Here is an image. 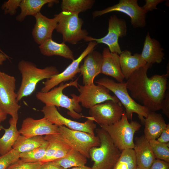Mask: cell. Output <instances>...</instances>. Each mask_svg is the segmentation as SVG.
<instances>
[{
    "label": "cell",
    "mask_w": 169,
    "mask_h": 169,
    "mask_svg": "<svg viewBox=\"0 0 169 169\" xmlns=\"http://www.w3.org/2000/svg\"><path fill=\"white\" fill-rule=\"evenodd\" d=\"M111 138L113 143L120 151L126 149H133L134 137L141 125L137 121L129 122L125 111L121 118L115 123L109 125H100Z\"/></svg>",
    "instance_id": "8992f818"
},
{
    "label": "cell",
    "mask_w": 169,
    "mask_h": 169,
    "mask_svg": "<svg viewBox=\"0 0 169 169\" xmlns=\"http://www.w3.org/2000/svg\"><path fill=\"white\" fill-rule=\"evenodd\" d=\"M2 121L0 120V131L3 129V127L1 125V123Z\"/></svg>",
    "instance_id": "bcb514c9"
},
{
    "label": "cell",
    "mask_w": 169,
    "mask_h": 169,
    "mask_svg": "<svg viewBox=\"0 0 169 169\" xmlns=\"http://www.w3.org/2000/svg\"><path fill=\"white\" fill-rule=\"evenodd\" d=\"M149 142L156 159L169 163V143H162L156 140Z\"/></svg>",
    "instance_id": "d6a6232c"
},
{
    "label": "cell",
    "mask_w": 169,
    "mask_h": 169,
    "mask_svg": "<svg viewBox=\"0 0 169 169\" xmlns=\"http://www.w3.org/2000/svg\"><path fill=\"white\" fill-rule=\"evenodd\" d=\"M87 157L79 152L72 149L64 157L53 161L64 169L85 165Z\"/></svg>",
    "instance_id": "83f0119b"
},
{
    "label": "cell",
    "mask_w": 169,
    "mask_h": 169,
    "mask_svg": "<svg viewBox=\"0 0 169 169\" xmlns=\"http://www.w3.org/2000/svg\"><path fill=\"white\" fill-rule=\"evenodd\" d=\"M55 28L62 36L63 42L75 44L84 40L88 33L82 27L84 21L79 17V13L62 10Z\"/></svg>",
    "instance_id": "52a82bcc"
},
{
    "label": "cell",
    "mask_w": 169,
    "mask_h": 169,
    "mask_svg": "<svg viewBox=\"0 0 169 169\" xmlns=\"http://www.w3.org/2000/svg\"><path fill=\"white\" fill-rule=\"evenodd\" d=\"M126 23L123 18H119L116 15L110 16L108 19V32L104 37L96 38L88 36L84 41H95L97 44L102 43L107 45L111 53L120 54L122 51L118 43L119 38L126 36L127 34Z\"/></svg>",
    "instance_id": "8fae6325"
},
{
    "label": "cell",
    "mask_w": 169,
    "mask_h": 169,
    "mask_svg": "<svg viewBox=\"0 0 169 169\" xmlns=\"http://www.w3.org/2000/svg\"><path fill=\"white\" fill-rule=\"evenodd\" d=\"M96 105L89 109V113L100 125L113 124L120 119L125 112L120 102L109 100Z\"/></svg>",
    "instance_id": "4fadbf2b"
},
{
    "label": "cell",
    "mask_w": 169,
    "mask_h": 169,
    "mask_svg": "<svg viewBox=\"0 0 169 169\" xmlns=\"http://www.w3.org/2000/svg\"><path fill=\"white\" fill-rule=\"evenodd\" d=\"M131 54L130 51L126 50L122 51L119 56L122 72L127 80L133 72L147 64L140 54L135 53L133 55Z\"/></svg>",
    "instance_id": "603a6c76"
},
{
    "label": "cell",
    "mask_w": 169,
    "mask_h": 169,
    "mask_svg": "<svg viewBox=\"0 0 169 169\" xmlns=\"http://www.w3.org/2000/svg\"><path fill=\"white\" fill-rule=\"evenodd\" d=\"M60 15V13L55 15L54 18H50L40 12L34 17L36 23L32 34L36 43L40 45L46 40L52 38L53 32L55 29Z\"/></svg>",
    "instance_id": "e0dca14e"
},
{
    "label": "cell",
    "mask_w": 169,
    "mask_h": 169,
    "mask_svg": "<svg viewBox=\"0 0 169 169\" xmlns=\"http://www.w3.org/2000/svg\"><path fill=\"white\" fill-rule=\"evenodd\" d=\"M59 133L65 141L73 149L87 158H89L90 149L100 146V140L97 136L79 131L69 129L64 126H59Z\"/></svg>",
    "instance_id": "9c48e42d"
},
{
    "label": "cell",
    "mask_w": 169,
    "mask_h": 169,
    "mask_svg": "<svg viewBox=\"0 0 169 169\" xmlns=\"http://www.w3.org/2000/svg\"><path fill=\"white\" fill-rule=\"evenodd\" d=\"M95 2V0H63L61 8L62 10L79 13L91 9Z\"/></svg>",
    "instance_id": "f546056e"
},
{
    "label": "cell",
    "mask_w": 169,
    "mask_h": 169,
    "mask_svg": "<svg viewBox=\"0 0 169 169\" xmlns=\"http://www.w3.org/2000/svg\"><path fill=\"white\" fill-rule=\"evenodd\" d=\"M79 101L84 107L90 109L94 106L109 100L120 102L115 95L110 94V91L106 87L94 83L88 85L78 84Z\"/></svg>",
    "instance_id": "7c38bea8"
},
{
    "label": "cell",
    "mask_w": 169,
    "mask_h": 169,
    "mask_svg": "<svg viewBox=\"0 0 169 169\" xmlns=\"http://www.w3.org/2000/svg\"><path fill=\"white\" fill-rule=\"evenodd\" d=\"M70 169H92V168L91 167L84 165L73 167Z\"/></svg>",
    "instance_id": "ee69618b"
},
{
    "label": "cell",
    "mask_w": 169,
    "mask_h": 169,
    "mask_svg": "<svg viewBox=\"0 0 169 169\" xmlns=\"http://www.w3.org/2000/svg\"><path fill=\"white\" fill-rule=\"evenodd\" d=\"M144 123V135L148 141L156 140L167 125L162 115L154 111L149 113Z\"/></svg>",
    "instance_id": "7402d4cb"
},
{
    "label": "cell",
    "mask_w": 169,
    "mask_h": 169,
    "mask_svg": "<svg viewBox=\"0 0 169 169\" xmlns=\"http://www.w3.org/2000/svg\"><path fill=\"white\" fill-rule=\"evenodd\" d=\"M43 163L41 161L23 162L19 159L11 164L6 169H38Z\"/></svg>",
    "instance_id": "8d00e7d4"
},
{
    "label": "cell",
    "mask_w": 169,
    "mask_h": 169,
    "mask_svg": "<svg viewBox=\"0 0 169 169\" xmlns=\"http://www.w3.org/2000/svg\"><path fill=\"white\" fill-rule=\"evenodd\" d=\"M136 169H139L138 167H137V168Z\"/></svg>",
    "instance_id": "681fc988"
},
{
    "label": "cell",
    "mask_w": 169,
    "mask_h": 169,
    "mask_svg": "<svg viewBox=\"0 0 169 169\" xmlns=\"http://www.w3.org/2000/svg\"><path fill=\"white\" fill-rule=\"evenodd\" d=\"M19 159V154L13 149L7 153L0 156V169H6Z\"/></svg>",
    "instance_id": "836d02e7"
},
{
    "label": "cell",
    "mask_w": 169,
    "mask_h": 169,
    "mask_svg": "<svg viewBox=\"0 0 169 169\" xmlns=\"http://www.w3.org/2000/svg\"><path fill=\"white\" fill-rule=\"evenodd\" d=\"M77 78L73 81L68 83L62 82L59 86L55 87L47 92H37L36 96L38 100L44 103L45 105L60 107L67 109V114L74 119H79L84 117L79 114L82 111V108L79 104L78 95L71 94L72 97L70 98L63 94V90L65 88L73 86L78 88Z\"/></svg>",
    "instance_id": "7a4b0ae2"
},
{
    "label": "cell",
    "mask_w": 169,
    "mask_h": 169,
    "mask_svg": "<svg viewBox=\"0 0 169 169\" xmlns=\"http://www.w3.org/2000/svg\"><path fill=\"white\" fill-rule=\"evenodd\" d=\"M149 169H169V163L156 159Z\"/></svg>",
    "instance_id": "f35d334b"
},
{
    "label": "cell",
    "mask_w": 169,
    "mask_h": 169,
    "mask_svg": "<svg viewBox=\"0 0 169 169\" xmlns=\"http://www.w3.org/2000/svg\"><path fill=\"white\" fill-rule=\"evenodd\" d=\"M39 48L41 54L45 56L57 55L72 61L74 59L72 51L64 42L58 43L49 39L40 45Z\"/></svg>",
    "instance_id": "cb8c5ba5"
},
{
    "label": "cell",
    "mask_w": 169,
    "mask_h": 169,
    "mask_svg": "<svg viewBox=\"0 0 169 169\" xmlns=\"http://www.w3.org/2000/svg\"><path fill=\"white\" fill-rule=\"evenodd\" d=\"M59 2L58 0H22L19 7L21 12L16 16V19L18 22H22L28 16L34 17L40 12L44 5L48 4L49 6H52Z\"/></svg>",
    "instance_id": "d4e9b609"
},
{
    "label": "cell",
    "mask_w": 169,
    "mask_h": 169,
    "mask_svg": "<svg viewBox=\"0 0 169 169\" xmlns=\"http://www.w3.org/2000/svg\"><path fill=\"white\" fill-rule=\"evenodd\" d=\"M72 149L65 141L61 136L58 149L52 158L51 161H53L64 157Z\"/></svg>",
    "instance_id": "e575fe53"
},
{
    "label": "cell",
    "mask_w": 169,
    "mask_h": 169,
    "mask_svg": "<svg viewBox=\"0 0 169 169\" xmlns=\"http://www.w3.org/2000/svg\"><path fill=\"white\" fill-rule=\"evenodd\" d=\"M133 150L136 157L137 167L139 169H149L156 159L149 141L144 135L136 137Z\"/></svg>",
    "instance_id": "d6986e66"
},
{
    "label": "cell",
    "mask_w": 169,
    "mask_h": 169,
    "mask_svg": "<svg viewBox=\"0 0 169 169\" xmlns=\"http://www.w3.org/2000/svg\"><path fill=\"white\" fill-rule=\"evenodd\" d=\"M15 82L14 76L0 71V108L2 112L18 120L21 106L17 101Z\"/></svg>",
    "instance_id": "ba28073f"
},
{
    "label": "cell",
    "mask_w": 169,
    "mask_h": 169,
    "mask_svg": "<svg viewBox=\"0 0 169 169\" xmlns=\"http://www.w3.org/2000/svg\"><path fill=\"white\" fill-rule=\"evenodd\" d=\"M22 0H8L4 2L1 7L5 14L14 15L17 10L20 7Z\"/></svg>",
    "instance_id": "d590c367"
},
{
    "label": "cell",
    "mask_w": 169,
    "mask_h": 169,
    "mask_svg": "<svg viewBox=\"0 0 169 169\" xmlns=\"http://www.w3.org/2000/svg\"><path fill=\"white\" fill-rule=\"evenodd\" d=\"M18 67L22 77L21 85L17 93L18 102L23 98L32 94L40 81L49 79L59 73L55 66H48L40 69L33 63L24 60L19 62Z\"/></svg>",
    "instance_id": "3957f363"
},
{
    "label": "cell",
    "mask_w": 169,
    "mask_h": 169,
    "mask_svg": "<svg viewBox=\"0 0 169 169\" xmlns=\"http://www.w3.org/2000/svg\"><path fill=\"white\" fill-rule=\"evenodd\" d=\"M159 42L151 38L148 32L146 36L141 55L147 63L152 64L160 63L164 59V53L162 51Z\"/></svg>",
    "instance_id": "44dd1931"
},
{
    "label": "cell",
    "mask_w": 169,
    "mask_h": 169,
    "mask_svg": "<svg viewBox=\"0 0 169 169\" xmlns=\"http://www.w3.org/2000/svg\"><path fill=\"white\" fill-rule=\"evenodd\" d=\"M0 52H1L3 53H5L3 52L0 49Z\"/></svg>",
    "instance_id": "7dc6e473"
},
{
    "label": "cell",
    "mask_w": 169,
    "mask_h": 169,
    "mask_svg": "<svg viewBox=\"0 0 169 169\" xmlns=\"http://www.w3.org/2000/svg\"><path fill=\"white\" fill-rule=\"evenodd\" d=\"M102 55L100 74L114 78L118 82H123L124 77L122 72L119 55L111 53L108 48L104 49Z\"/></svg>",
    "instance_id": "ffe728a7"
},
{
    "label": "cell",
    "mask_w": 169,
    "mask_h": 169,
    "mask_svg": "<svg viewBox=\"0 0 169 169\" xmlns=\"http://www.w3.org/2000/svg\"><path fill=\"white\" fill-rule=\"evenodd\" d=\"M44 117L52 124L58 126H64L73 130L79 131L95 135L96 125L91 117L84 122H80L68 119L63 116L54 106H44L41 110Z\"/></svg>",
    "instance_id": "5bb4252c"
},
{
    "label": "cell",
    "mask_w": 169,
    "mask_h": 169,
    "mask_svg": "<svg viewBox=\"0 0 169 169\" xmlns=\"http://www.w3.org/2000/svg\"><path fill=\"white\" fill-rule=\"evenodd\" d=\"M159 142L162 143H169V124L163 131L159 137L156 139Z\"/></svg>",
    "instance_id": "60d3db41"
},
{
    "label": "cell",
    "mask_w": 169,
    "mask_h": 169,
    "mask_svg": "<svg viewBox=\"0 0 169 169\" xmlns=\"http://www.w3.org/2000/svg\"><path fill=\"white\" fill-rule=\"evenodd\" d=\"M113 12H122L129 16L134 28H142L146 26V13L138 3L137 0H120L119 3L104 9L94 11L95 18Z\"/></svg>",
    "instance_id": "30bf717a"
},
{
    "label": "cell",
    "mask_w": 169,
    "mask_h": 169,
    "mask_svg": "<svg viewBox=\"0 0 169 169\" xmlns=\"http://www.w3.org/2000/svg\"><path fill=\"white\" fill-rule=\"evenodd\" d=\"M97 44L95 41L89 42L86 48L79 57L72 61L63 72L46 79L40 91L47 92L60 83L72 79L77 73H80L79 64L82 61L89 53L95 50Z\"/></svg>",
    "instance_id": "9a60e30c"
},
{
    "label": "cell",
    "mask_w": 169,
    "mask_h": 169,
    "mask_svg": "<svg viewBox=\"0 0 169 169\" xmlns=\"http://www.w3.org/2000/svg\"><path fill=\"white\" fill-rule=\"evenodd\" d=\"M152 64L147 63L133 72L126 83L132 97L143 104L150 111L161 109L167 90L169 70L166 74H154L151 77L147 72Z\"/></svg>",
    "instance_id": "6da1fadb"
},
{
    "label": "cell",
    "mask_w": 169,
    "mask_h": 169,
    "mask_svg": "<svg viewBox=\"0 0 169 169\" xmlns=\"http://www.w3.org/2000/svg\"><path fill=\"white\" fill-rule=\"evenodd\" d=\"M167 89L164 99L161 110L162 113L169 117V91Z\"/></svg>",
    "instance_id": "ab89813d"
},
{
    "label": "cell",
    "mask_w": 169,
    "mask_h": 169,
    "mask_svg": "<svg viewBox=\"0 0 169 169\" xmlns=\"http://www.w3.org/2000/svg\"><path fill=\"white\" fill-rule=\"evenodd\" d=\"M7 115V114L3 112L0 113V120L3 121L6 120Z\"/></svg>",
    "instance_id": "f6af8a7d"
},
{
    "label": "cell",
    "mask_w": 169,
    "mask_h": 169,
    "mask_svg": "<svg viewBox=\"0 0 169 169\" xmlns=\"http://www.w3.org/2000/svg\"><path fill=\"white\" fill-rule=\"evenodd\" d=\"M38 169H64L53 161L43 163Z\"/></svg>",
    "instance_id": "b9f144b4"
},
{
    "label": "cell",
    "mask_w": 169,
    "mask_h": 169,
    "mask_svg": "<svg viewBox=\"0 0 169 169\" xmlns=\"http://www.w3.org/2000/svg\"><path fill=\"white\" fill-rule=\"evenodd\" d=\"M83 59V63L79 67L80 73L83 76V84L84 85L93 84L95 77L100 74L102 54L94 50Z\"/></svg>",
    "instance_id": "ac0fdd59"
},
{
    "label": "cell",
    "mask_w": 169,
    "mask_h": 169,
    "mask_svg": "<svg viewBox=\"0 0 169 169\" xmlns=\"http://www.w3.org/2000/svg\"><path fill=\"white\" fill-rule=\"evenodd\" d=\"M164 1V0H146L145 4L141 7L146 13L147 12L157 9L156 8L157 5Z\"/></svg>",
    "instance_id": "74e56055"
},
{
    "label": "cell",
    "mask_w": 169,
    "mask_h": 169,
    "mask_svg": "<svg viewBox=\"0 0 169 169\" xmlns=\"http://www.w3.org/2000/svg\"><path fill=\"white\" fill-rule=\"evenodd\" d=\"M100 142L99 146L90 150V157L94 161L92 169H113L121 151L114 145L108 133L101 128L96 129Z\"/></svg>",
    "instance_id": "277c9868"
},
{
    "label": "cell",
    "mask_w": 169,
    "mask_h": 169,
    "mask_svg": "<svg viewBox=\"0 0 169 169\" xmlns=\"http://www.w3.org/2000/svg\"><path fill=\"white\" fill-rule=\"evenodd\" d=\"M58 128L44 117L39 119L28 117L23 120L19 132L21 135L29 138L59 134Z\"/></svg>",
    "instance_id": "2e32d148"
},
{
    "label": "cell",
    "mask_w": 169,
    "mask_h": 169,
    "mask_svg": "<svg viewBox=\"0 0 169 169\" xmlns=\"http://www.w3.org/2000/svg\"><path fill=\"white\" fill-rule=\"evenodd\" d=\"M48 145V142L42 146L31 151L19 154V160L23 162L41 161L44 157Z\"/></svg>",
    "instance_id": "4dcf8cb0"
},
{
    "label": "cell",
    "mask_w": 169,
    "mask_h": 169,
    "mask_svg": "<svg viewBox=\"0 0 169 169\" xmlns=\"http://www.w3.org/2000/svg\"><path fill=\"white\" fill-rule=\"evenodd\" d=\"M17 121L11 117L9 121V127L3 129L5 133L0 138V155L7 153L12 149L13 145L20 135L17 128Z\"/></svg>",
    "instance_id": "484cf974"
},
{
    "label": "cell",
    "mask_w": 169,
    "mask_h": 169,
    "mask_svg": "<svg viewBox=\"0 0 169 169\" xmlns=\"http://www.w3.org/2000/svg\"><path fill=\"white\" fill-rule=\"evenodd\" d=\"M137 167L133 149H126L121 151L120 157L113 169H136Z\"/></svg>",
    "instance_id": "f1b7e54d"
},
{
    "label": "cell",
    "mask_w": 169,
    "mask_h": 169,
    "mask_svg": "<svg viewBox=\"0 0 169 169\" xmlns=\"http://www.w3.org/2000/svg\"><path fill=\"white\" fill-rule=\"evenodd\" d=\"M95 83L102 85L112 92L125 109V113L128 120H132L133 114H137L138 117L144 123L146 118L150 112L146 107L136 102L130 95L125 82H116L108 77H103Z\"/></svg>",
    "instance_id": "5b68a950"
},
{
    "label": "cell",
    "mask_w": 169,
    "mask_h": 169,
    "mask_svg": "<svg viewBox=\"0 0 169 169\" xmlns=\"http://www.w3.org/2000/svg\"><path fill=\"white\" fill-rule=\"evenodd\" d=\"M9 57L5 53L0 52V65L3 64V62L7 59H9Z\"/></svg>",
    "instance_id": "7bdbcfd3"
},
{
    "label": "cell",
    "mask_w": 169,
    "mask_h": 169,
    "mask_svg": "<svg viewBox=\"0 0 169 169\" xmlns=\"http://www.w3.org/2000/svg\"><path fill=\"white\" fill-rule=\"evenodd\" d=\"M44 138L48 142V145L45 155L41 161L43 163L51 161L52 158L58 149L61 136L59 133L49 135L45 136Z\"/></svg>",
    "instance_id": "1f68e13d"
},
{
    "label": "cell",
    "mask_w": 169,
    "mask_h": 169,
    "mask_svg": "<svg viewBox=\"0 0 169 169\" xmlns=\"http://www.w3.org/2000/svg\"><path fill=\"white\" fill-rule=\"evenodd\" d=\"M2 112V111L1 110V108H0V113Z\"/></svg>",
    "instance_id": "c3c4849f"
},
{
    "label": "cell",
    "mask_w": 169,
    "mask_h": 169,
    "mask_svg": "<svg viewBox=\"0 0 169 169\" xmlns=\"http://www.w3.org/2000/svg\"><path fill=\"white\" fill-rule=\"evenodd\" d=\"M46 141L42 136L26 138L20 135L13 145V149L20 154L37 148Z\"/></svg>",
    "instance_id": "4316f807"
}]
</instances>
